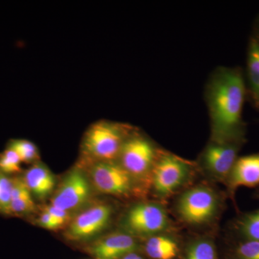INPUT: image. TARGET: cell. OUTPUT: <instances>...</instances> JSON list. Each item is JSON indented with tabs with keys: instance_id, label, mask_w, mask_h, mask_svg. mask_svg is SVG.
<instances>
[{
	"instance_id": "cell-1",
	"label": "cell",
	"mask_w": 259,
	"mask_h": 259,
	"mask_svg": "<svg viewBox=\"0 0 259 259\" xmlns=\"http://www.w3.org/2000/svg\"><path fill=\"white\" fill-rule=\"evenodd\" d=\"M246 95V84L239 67L219 66L211 74L204 95L210 118L211 141L236 144L242 141Z\"/></svg>"
},
{
	"instance_id": "cell-2",
	"label": "cell",
	"mask_w": 259,
	"mask_h": 259,
	"mask_svg": "<svg viewBox=\"0 0 259 259\" xmlns=\"http://www.w3.org/2000/svg\"><path fill=\"white\" fill-rule=\"evenodd\" d=\"M132 134L125 124L100 120L89 127L83 137V152L94 161H115L118 159L122 146Z\"/></svg>"
},
{
	"instance_id": "cell-3",
	"label": "cell",
	"mask_w": 259,
	"mask_h": 259,
	"mask_svg": "<svg viewBox=\"0 0 259 259\" xmlns=\"http://www.w3.org/2000/svg\"><path fill=\"white\" fill-rule=\"evenodd\" d=\"M159 153L151 141L132 133L121 149L119 163L132 177H143L152 171Z\"/></svg>"
},
{
	"instance_id": "cell-4",
	"label": "cell",
	"mask_w": 259,
	"mask_h": 259,
	"mask_svg": "<svg viewBox=\"0 0 259 259\" xmlns=\"http://www.w3.org/2000/svg\"><path fill=\"white\" fill-rule=\"evenodd\" d=\"M218 208V199L207 187H194L181 197L178 212L184 221L190 225H202L210 221Z\"/></svg>"
},
{
	"instance_id": "cell-5",
	"label": "cell",
	"mask_w": 259,
	"mask_h": 259,
	"mask_svg": "<svg viewBox=\"0 0 259 259\" xmlns=\"http://www.w3.org/2000/svg\"><path fill=\"white\" fill-rule=\"evenodd\" d=\"M190 172V164L171 153H160L152 169L153 185L162 197L175 192L183 185Z\"/></svg>"
},
{
	"instance_id": "cell-6",
	"label": "cell",
	"mask_w": 259,
	"mask_h": 259,
	"mask_svg": "<svg viewBox=\"0 0 259 259\" xmlns=\"http://www.w3.org/2000/svg\"><path fill=\"white\" fill-rule=\"evenodd\" d=\"M168 216L161 206L153 203L136 204L124 216L122 226L131 234L149 236L163 231L168 226Z\"/></svg>"
},
{
	"instance_id": "cell-7",
	"label": "cell",
	"mask_w": 259,
	"mask_h": 259,
	"mask_svg": "<svg viewBox=\"0 0 259 259\" xmlns=\"http://www.w3.org/2000/svg\"><path fill=\"white\" fill-rule=\"evenodd\" d=\"M91 176L94 185L102 193L127 195L132 188V176L115 161L95 162Z\"/></svg>"
},
{
	"instance_id": "cell-8",
	"label": "cell",
	"mask_w": 259,
	"mask_h": 259,
	"mask_svg": "<svg viewBox=\"0 0 259 259\" xmlns=\"http://www.w3.org/2000/svg\"><path fill=\"white\" fill-rule=\"evenodd\" d=\"M112 214V207L109 204H98L89 207L73 220L66 236L73 241L93 238L108 226Z\"/></svg>"
},
{
	"instance_id": "cell-9",
	"label": "cell",
	"mask_w": 259,
	"mask_h": 259,
	"mask_svg": "<svg viewBox=\"0 0 259 259\" xmlns=\"http://www.w3.org/2000/svg\"><path fill=\"white\" fill-rule=\"evenodd\" d=\"M91 191L86 175L79 168L68 174L52 198L51 205L70 212L88 202Z\"/></svg>"
},
{
	"instance_id": "cell-10",
	"label": "cell",
	"mask_w": 259,
	"mask_h": 259,
	"mask_svg": "<svg viewBox=\"0 0 259 259\" xmlns=\"http://www.w3.org/2000/svg\"><path fill=\"white\" fill-rule=\"evenodd\" d=\"M238 151L236 143H221L211 141L202 153L204 168L212 176L226 178L230 176L236 163Z\"/></svg>"
},
{
	"instance_id": "cell-11",
	"label": "cell",
	"mask_w": 259,
	"mask_h": 259,
	"mask_svg": "<svg viewBox=\"0 0 259 259\" xmlns=\"http://www.w3.org/2000/svg\"><path fill=\"white\" fill-rule=\"evenodd\" d=\"M137 250L134 237L127 233H115L95 242L88 251L95 259H120Z\"/></svg>"
},
{
	"instance_id": "cell-12",
	"label": "cell",
	"mask_w": 259,
	"mask_h": 259,
	"mask_svg": "<svg viewBox=\"0 0 259 259\" xmlns=\"http://www.w3.org/2000/svg\"><path fill=\"white\" fill-rule=\"evenodd\" d=\"M233 190L259 185V153L238 158L229 176Z\"/></svg>"
},
{
	"instance_id": "cell-13",
	"label": "cell",
	"mask_w": 259,
	"mask_h": 259,
	"mask_svg": "<svg viewBox=\"0 0 259 259\" xmlns=\"http://www.w3.org/2000/svg\"><path fill=\"white\" fill-rule=\"evenodd\" d=\"M23 180L30 193L40 199L49 196L55 186L50 170L41 163H36L27 170Z\"/></svg>"
},
{
	"instance_id": "cell-14",
	"label": "cell",
	"mask_w": 259,
	"mask_h": 259,
	"mask_svg": "<svg viewBox=\"0 0 259 259\" xmlns=\"http://www.w3.org/2000/svg\"><path fill=\"white\" fill-rule=\"evenodd\" d=\"M247 94L252 104L259 110V37H250L247 54Z\"/></svg>"
},
{
	"instance_id": "cell-15",
	"label": "cell",
	"mask_w": 259,
	"mask_h": 259,
	"mask_svg": "<svg viewBox=\"0 0 259 259\" xmlns=\"http://www.w3.org/2000/svg\"><path fill=\"white\" fill-rule=\"evenodd\" d=\"M146 254L152 259H174L179 252L175 240L164 236H153L145 245Z\"/></svg>"
},
{
	"instance_id": "cell-16",
	"label": "cell",
	"mask_w": 259,
	"mask_h": 259,
	"mask_svg": "<svg viewBox=\"0 0 259 259\" xmlns=\"http://www.w3.org/2000/svg\"><path fill=\"white\" fill-rule=\"evenodd\" d=\"M8 147L16 151L22 162L32 163L38 159V151L36 146L28 140H13L10 141Z\"/></svg>"
},
{
	"instance_id": "cell-17",
	"label": "cell",
	"mask_w": 259,
	"mask_h": 259,
	"mask_svg": "<svg viewBox=\"0 0 259 259\" xmlns=\"http://www.w3.org/2000/svg\"><path fill=\"white\" fill-rule=\"evenodd\" d=\"M186 259H216L215 248L211 242L201 240L191 245Z\"/></svg>"
},
{
	"instance_id": "cell-18",
	"label": "cell",
	"mask_w": 259,
	"mask_h": 259,
	"mask_svg": "<svg viewBox=\"0 0 259 259\" xmlns=\"http://www.w3.org/2000/svg\"><path fill=\"white\" fill-rule=\"evenodd\" d=\"M21 159L16 151L8 147L0 154V171L5 175L20 171Z\"/></svg>"
},
{
	"instance_id": "cell-19",
	"label": "cell",
	"mask_w": 259,
	"mask_h": 259,
	"mask_svg": "<svg viewBox=\"0 0 259 259\" xmlns=\"http://www.w3.org/2000/svg\"><path fill=\"white\" fill-rule=\"evenodd\" d=\"M242 234L248 241H259V210L245 216L239 224Z\"/></svg>"
},
{
	"instance_id": "cell-20",
	"label": "cell",
	"mask_w": 259,
	"mask_h": 259,
	"mask_svg": "<svg viewBox=\"0 0 259 259\" xmlns=\"http://www.w3.org/2000/svg\"><path fill=\"white\" fill-rule=\"evenodd\" d=\"M13 179H10L0 171V213L10 214L12 200Z\"/></svg>"
},
{
	"instance_id": "cell-21",
	"label": "cell",
	"mask_w": 259,
	"mask_h": 259,
	"mask_svg": "<svg viewBox=\"0 0 259 259\" xmlns=\"http://www.w3.org/2000/svg\"><path fill=\"white\" fill-rule=\"evenodd\" d=\"M35 208V204L31 197V193L23 194L18 198L12 199L10 203V214H23L31 212Z\"/></svg>"
},
{
	"instance_id": "cell-22",
	"label": "cell",
	"mask_w": 259,
	"mask_h": 259,
	"mask_svg": "<svg viewBox=\"0 0 259 259\" xmlns=\"http://www.w3.org/2000/svg\"><path fill=\"white\" fill-rule=\"evenodd\" d=\"M237 253L241 259H259V241H248L242 243Z\"/></svg>"
},
{
	"instance_id": "cell-23",
	"label": "cell",
	"mask_w": 259,
	"mask_h": 259,
	"mask_svg": "<svg viewBox=\"0 0 259 259\" xmlns=\"http://www.w3.org/2000/svg\"><path fill=\"white\" fill-rule=\"evenodd\" d=\"M39 223H40V226L47 228V229H57L61 227L60 224L57 222L55 218L46 210H44V212L40 214Z\"/></svg>"
},
{
	"instance_id": "cell-24",
	"label": "cell",
	"mask_w": 259,
	"mask_h": 259,
	"mask_svg": "<svg viewBox=\"0 0 259 259\" xmlns=\"http://www.w3.org/2000/svg\"><path fill=\"white\" fill-rule=\"evenodd\" d=\"M44 210L50 213L51 215L55 218L57 222L60 224L61 226L64 225L65 223L67 222L68 220H69V212H66V211L62 210V209L57 208V207H54V206H49V207H47Z\"/></svg>"
},
{
	"instance_id": "cell-25",
	"label": "cell",
	"mask_w": 259,
	"mask_h": 259,
	"mask_svg": "<svg viewBox=\"0 0 259 259\" xmlns=\"http://www.w3.org/2000/svg\"><path fill=\"white\" fill-rule=\"evenodd\" d=\"M120 259H144L137 253V251L131 252V253H127L123 257Z\"/></svg>"
},
{
	"instance_id": "cell-26",
	"label": "cell",
	"mask_w": 259,
	"mask_h": 259,
	"mask_svg": "<svg viewBox=\"0 0 259 259\" xmlns=\"http://www.w3.org/2000/svg\"><path fill=\"white\" fill-rule=\"evenodd\" d=\"M255 35L259 37V19L258 21H257L256 33H255Z\"/></svg>"
}]
</instances>
